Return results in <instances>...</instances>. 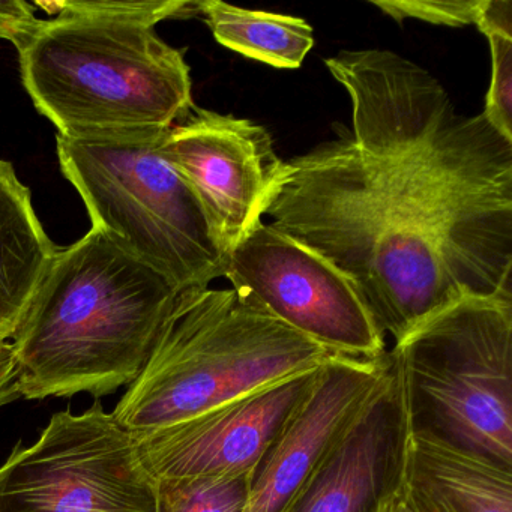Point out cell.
<instances>
[{
  "mask_svg": "<svg viewBox=\"0 0 512 512\" xmlns=\"http://www.w3.org/2000/svg\"><path fill=\"white\" fill-rule=\"evenodd\" d=\"M335 356L233 289L185 290L112 415L133 433L157 430Z\"/></svg>",
  "mask_w": 512,
  "mask_h": 512,
  "instance_id": "277c9868",
  "label": "cell"
},
{
  "mask_svg": "<svg viewBox=\"0 0 512 512\" xmlns=\"http://www.w3.org/2000/svg\"><path fill=\"white\" fill-rule=\"evenodd\" d=\"M169 130L115 139L56 137L62 173L92 229L185 290L224 277L227 251L199 197L163 151Z\"/></svg>",
  "mask_w": 512,
  "mask_h": 512,
  "instance_id": "8992f818",
  "label": "cell"
},
{
  "mask_svg": "<svg viewBox=\"0 0 512 512\" xmlns=\"http://www.w3.org/2000/svg\"><path fill=\"white\" fill-rule=\"evenodd\" d=\"M158 481V512H244L253 473Z\"/></svg>",
  "mask_w": 512,
  "mask_h": 512,
  "instance_id": "2e32d148",
  "label": "cell"
},
{
  "mask_svg": "<svg viewBox=\"0 0 512 512\" xmlns=\"http://www.w3.org/2000/svg\"><path fill=\"white\" fill-rule=\"evenodd\" d=\"M181 293L101 230L59 248L10 343L20 395L101 398L130 386Z\"/></svg>",
  "mask_w": 512,
  "mask_h": 512,
  "instance_id": "3957f363",
  "label": "cell"
},
{
  "mask_svg": "<svg viewBox=\"0 0 512 512\" xmlns=\"http://www.w3.org/2000/svg\"><path fill=\"white\" fill-rule=\"evenodd\" d=\"M224 277L244 301L332 353L367 359L386 353V337L352 281L265 221L229 251Z\"/></svg>",
  "mask_w": 512,
  "mask_h": 512,
  "instance_id": "ba28073f",
  "label": "cell"
},
{
  "mask_svg": "<svg viewBox=\"0 0 512 512\" xmlns=\"http://www.w3.org/2000/svg\"><path fill=\"white\" fill-rule=\"evenodd\" d=\"M484 0H370L395 22L415 19L430 25L464 28L478 25Z\"/></svg>",
  "mask_w": 512,
  "mask_h": 512,
  "instance_id": "ac0fdd59",
  "label": "cell"
},
{
  "mask_svg": "<svg viewBox=\"0 0 512 512\" xmlns=\"http://www.w3.org/2000/svg\"><path fill=\"white\" fill-rule=\"evenodd\" d=\"M407 494H409L410 500H412L413 505H415V508L418 509V512H443L442 509L437 508L434 503L428 502V500L424 499V497L418 496V494L410 493V491H407Z\"/></svg>",
  "mask_w": 512,
  "mask_h": 512,
  "instance_id": "7402d4cb",
  "label": "cell"
},
{
  "mask_svg": "<svg viewBox=\"0 0 512 512\" xmlns=\"http://www.w3.org/2000/svg\"><path fill=\"white\" fill-rule=\"evenodd\" d=\"M409 434L391 361L373 394L326 446L287 512H383L404 488Z\"/></svg>",
  "mask_w": 512,
  "mask_h": 512,
  "instance_id": "8fae6325",
  "label": "cell"
},
{
  "mask_svg": "<svg viewBox=\"0 0 512 512\" xmlns=\"http://www.w3.org/2000/svg\"><path fill=\"white\" fill-rule=\"evenodd\" d=\"M0 512H158L136 434L101 403L50 418L0 466Z\"/></svg>",
  "mask_w": 512,
  "mask_h": 512,
  "instance_id": "52a82bcc",
  "label": "cell"
},
{
  "mask_svg": "<svg viewBox=\"0 0 512 512\" xmlns=\"http://www.w3.org/2000/svg\"><path fill=\"white\" fill-rule=\"evenodd\" d=\"M20 47L23 86L58 136L115 139L169 130L194 109L184 52L161 40L164 20L199 16L193 0H74L37 4Z\"/></svg>",
  "mask_w": 512,
  "mask_h": 512,
  "instance_id": "7a4b0ae2",
  "label": "cell"
},
{
  "mask_svg": "<svg viewBox=\"0 0 512 512\" xmlns=\"http://www.w3.org/2000/svg\"><path fill=\"white\" fill-rule=\"evenodd\" d=\"M40 22L32 5L20 0H0V40H7L17 50L34 34Z\"/></svg>",
  "mask_w": 512,
  "mask_h": 512,
  "instance_id": "d6986e66",
  "label": "cell"
},
{
  "mask_svg": "<svg viewBox=\"0 0 512 512\" xmlns=\"http://www.w3.org/2000/svg\"><path fill=\"white\" fill-rule=\"evenodd\" d=\"M383 512H418V509L415 508L412 500H410L406 488H403V490L386 505Z\"/></svg>",
  "mask_w": 512,
  "mask_h": 512,
  "instance_id": "44dd1931",
  "label": "cell"
},
{
  "mask_svg": "<svg viewBox=\"0 0 512 512\" xmlns=\"http://www.w3.org/2000/svg\"><path fill=\"white\" fill-rule=\"evenodd\" d=\"M163 151L199 197L227 254L262 223L283 164L265 127L194 107L169 131Z\"/></svg>",
  "mask_w": 512,
  "mask_h": 512,
  "instance_id": "9c48e42d",
  "label": "cell"
},
{
  "mask_svg": "<svg viewBox=\"0 0 512 512\" xmlns=\"http://www.w3.org/2000/svg\"><path fill=\"white\" fill-rule=\"evenodd\" d=\"M325 64L352 127L283 161L271 226L340 269L395 341L458 299L512 290V143L397 53Z\"/></svg>",
  "mask_w": 512,
  "mask_h": 512,
  "instance_id": "6da1fadb",
  "label": "cell"
},
{
  "mask_svg": "<svg viewBox=\"0 0 512 512\" xmlns=\"http://www.w3.org/2000/svg\"><path fill=\"white\" fill-rule=\"evenodd\" d=\"M380 358L335 356L319 371L304 406L266 452L251 481L244 512H287L326 446L388 373Z\"/></svg>",
  "mask_w": 512,
  "mask_h": 512,
  "instance_id": "7c38bea8",
  "label": "cell"
},
{
  "mask_svg": "<svg viewBox=\"0 0 512 512\" xmlns=\"http://www.w3.org/2000/svg\"><path fill=\"white\" fill-rule=\"evenodd\" d=\"M199 16L221 46L271 67L295 70L314 46L313 28L299 17L245 10L220 0L199 2Z\"/></svg>",
  "mask_w": 512,
  "mask_h": 512,
  "instance_id": "9a60e30c",
  "label": "cell"
},
{
  "mask_svg": "<svg viewBox=\"0 0 512 512\" xmlns=\"http://www.w3.org/2000/svg\"><path fill=\"white\" fill-rule=\"evenodd\" d=\"M22 398L11 344L0 346V409Z\"/></svg>",
  "mask_w": 512,
  "mask_h": 512,
  "instance_id": "ffe728a7",
  "label": "cell"
},
{
  "mask_svg": "<svg viewBox=\"0 0 512 512\" xmlns=\"http://www.w3.org/2000/svg\"><path fill=\"white\" fill-rule=\"evenodd\" d=\"M320 368L176 424L134 433L146 466L157 479L254 475L266 452L310 397Z\"/></svg>",
  "mask_w": 512,
  "mask_h": 512,
  "instance_id": "30bf717a",
  "label": "cell"
},
{
  "mask_svg": "<svg viewBox=\"0 0 512 512\" xmlns=\"http://www.w3.org/2000/svg\"><path fill=\"white\" fill-rule=\"evenodd\" d=\"M389 356L410 434L512 466V290L440 308Z\"/></svg>",
  "mask_w": 512,
  "mask_h": 512,
  "instance_id": "5b68a950",
  "label": "cell"
},
{
  "mask_svg": "<svg viewBox=\"0 0 512 512\" xmlns=\"http://www.w3.org/2000/svg\"><path fill=\"white\" fill-rule=\"evenodd\" d=\"M404 487L443 512H512V466L409 434Z\"/></svg>",
  "mask_w": 512,
  "mask_h": 512,
  "instance_id": "4fadbf2b",
  "label": "cell"
},
{
  "mask_svg": "<svg viewBox=\"0 0 512 512\" xmlns=\"http://www.w3.org/2000/svg\"><path fill=\"white\" fill-rule=\"evenodd\" d=\"M58 245L32 205L13 164L0 160V346L22 328Z\"/></svg>",
  "mask_w": 512,
  "mask_h": 512,
  "instance_id": "5bb4252c",
  "label": "cell"
},
{
  "mask_svg": "<svg viewBox=\"0 0 512 512\" xmlns=\"http://www.w3.org/2000/svg\"><path fill=\"white\" fill-rule=\"evenodd\" d=\"M491 49V82L484 116L497 134L512 143V35H487Z\"/></svg>",
  "mask_w": 512,
  "mask_h": 512,
  "instance_id": "e0dca14e",
  "label": "cell"
}]
</instances>
